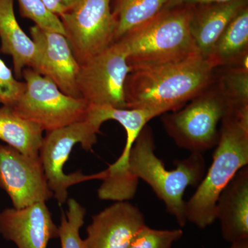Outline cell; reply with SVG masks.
<instances>
[{
  "label": "cell",
  "instance_id": "6",
  "mask_svg": "<svg viewBox=\"0 0 248 248\" xmlns=\"http://www.w3.org/2000/svg\"><path fill=\"white\" fill-rule=\"evenodd\" d=\"M26 87L14 106L24 118L49 132L84 120L89 105L81 98L62 93L55 83L31 68H24Z\"/></svg>",
  "mask_w": 248,
  "mask_h": 248
},
{
  "label": "cell",
  "instance_id": "26",
  "mask_svg": "<svg viewBox=\"0 0 248 248\" xmlns=\"http://www.w3.org/2000/svg\"><path fill=\"white\" fill-rule=\"evenodd\" d=\"M232 0H169L167 4L163 10H169L174 9L183 6H200V5H206L212 4H218L224 3Z\"/></svg>",
  "mask_w": 248,
  "mask_h": 248
},
{
  "label": "cell",
  "instance_id": "11",
  "mask_svg": "<svg viewBox=\"0 0 248 248\" xmlns=\"http://www.w3.org/2000/svg\"><path fill=\"white\" fill-rule=\"evenodd\" d=\"M30 34L37 48L31 68L51 80L67 95L81 98L77 86L80 65L65 35L37 25L31 27Z\"/></svg>",
  "mask_w": 248,
  "mask_h": 248
},
{
  "label": "cell",
  "instance_id": "5",
  "mask_svg": "<svg viewBox=\"0 0 248 248\" xmlns=\"http://www.w3.org/2000/svg\"><path fill=\"white\" fill-rule=\"evenodd\" d=\"M229 109V104L214 82L187 105L161 115V122L178 146L203 155L216 146L218 124Z\"/></svg>",
  "mask_w": 248,
  "mask_h": 248
},
{
  "label": "cell",
  "instance_id": "18",
  "mask_svg": "<svg viewBox=\"0 0 248 248\" xmlns=\"http://www.w3.org/2000/svg\"><path fill=\"white\" fill-rule=\"evenodd\" d=\"M44 130L9 106L0 107V140L22 154L39 156Z\"/></svg>",
  "mask_w": 248,
  "mask_h": 248
},
{
  "label": "cell",
  "instance_id": "14",
  "mask_svg": "<svg viewBox=\"0 0 248 248\" xmlns=\"http://www.w3.org/2000/svg\"><path fill=\"white\" fill-rule=\"evenodd\" d=\"M223 239L231 243L248 241V166L235 174L222 190L215 209Z\"/></svg>",
  "mask_w": 248,
  "mask_h": 248
},
{
  "label": "cell",
  "instance_id": "8",
  "mask_svg": "<svg viewBox=\"0 0 248 248\" xmlns=\"http://www.w3.org/2000/svg\"><path fill=\"white\" fill-rule=\"evenodd\" d=\"M111 0H81L60 16L73 55L79 65L115 42L116 21Z\"/></svg>",
  "mask_w": 248,
  "mask_h": 248
},
{
  "label": "cell",
  "instance_id": "3",
  "mask_svg": "<svg viewBox=\"0 0 248 248\" xmlns=\"http://www.w3.org/2000/svg\"><path fill=\"white\" fill-rule=\"evenodd\" d=\"M193 6L163 10L116 41L125 49L132 71L180 62L200 54L190 31Z\"/></svg>",
  "mask_w": 248,
  "mask_h": 248
},
{
  "label": "cell",
  "instance_id": "15",
  "mask_svg": "<svg viewBox=\"0 0 248 248\" xmlns=\"http://www.w3.org/2000/svg\"><path fill=\"white\" fill-rule=\"evenodd\" d=\"M248 6V0L193 6L190 20L191 35L197 50L208 58L214 45L230 23Z\"/></svg>",
  "mask_w": 248,
  "mask_h": 248
},
{
  "label": "cell",
  "instance_id": "4",
  "mask_svg": "<svg viewBox=\"0 0 248 248\" xmlns=\"http://www.w3.org/2000/svg\"><path fill=\"white\" fill-rule=\"evenodd\" d=\"M154 136L146 125L134 143L128 161V173L134 180L141 179L151 186L180 227L187 223L184 195L188 186H198L205 174L203 155L191 153L178 161L177 168L169 170L155 153Z\"/></svg>",
  "mask_w": 248,
  "mask_h": 248
},
{
  "label": "cell",
  "instance_id": "24",
  "mask_svg": "<svg viewBox=\"0 0 248 248\" xmlns=\"http://www.w3.org/2000/svg\"><path fill=\"white\" fill-rule=\"evenodd\" d=\"M25 87L24 81L17 80L14 71L0 58V105L14 107Z\"/></svg>",
  "mask_w": 248,
  "mask_h": 248
},
{
  "label": "cell",
  "instance_id": "19",
  "mask_svg": "<svg viewBox=\"0 0 248 248\" xmlns=\"http://www.w3.org/2000/svg\"><path fill=\"white\" fill-rule=\"evenodd\" d=\"M169 0H117L115 12V42L159 14Z\"/></svg>",
  "mask_w": 248,
  "mask_h": 248
},
{
  "label": "cell",
  "instance_id": "7",
  "mask_svg": "<svg viewBox=\"0 0 248 248\" xmlns=\"http://www.w3.org/2000/svg\"><path fill=\"white\" fill-rule=\"evenodd\" d=\"M99 133L100 127L86 117L81 122L47 132L44 138L39 156L49 188L60 205L67 202L71 186L93 179L102 180L104 177V171L91 175H86L81 171L70 174L63 172V166L74 146L80 143L83 149L91 151L97 143Z\"/></svg>",
  "mask_w": 248,
  "mask_h": 248
},
{
  "label": "cell",
  "instance_id": "10",
  "mask_svg": "<svg viewBox=\"0 0 248 248\" xmlns=\"http://www.w3.org/2000/svg\"><path fill=\"white\" fill-rule=\"evenodd\" d=\"M0 189L16 209L53 197L40 156L22 154L6 144H0Z\"/></svg>",
  "mask_w": 248,
  "mask_h": 248
},
{
  "label": "cell",
  "instance_id": "25",
  "mask_svg": "<svg viewBox=\"0 0 248 248\" xmlns=\"http://www.w3.org/2000/svg\"><path fill=\"white\" fill-rule=\"evenodd\" d=\"M46 9L60 17L74 8L81 0H41Z\"/></svg>",
  "mask_w": 248,
  "mask_h": 248
},
{
  "label": "cell",
  "instance_id": "1",
  "mask_svg": "<svg viewBox=\"0 0 248 248\" xmlns=\"http://www.w3.org/2000/svg\"><path fill=\"white\" fill-rule=\"evenodd\" d=\"M217 68L198 54L182 61L134 70L125 80L126 108L160 115L182 108L215 82Z\"/></svg>",
  "mask_w": 248,
  "mask_h": 248
},
{
  "label": "cell",
  "instance_id": "13",
  "mask_svg": "<svg viewBox=\"0 0 248 248\" xmlns=\"http://www.w3.org/2000/svg\"><path fill=\"white\" fill-rule=\"evenodd\" d=\"M0 234L17 248H47L50 240L58 238V227L46 202H38L0 212Z\"/></svg>",
  "mask_w": 248,
  "mask_h": 248
},
{
  "label": "cell",
  "instance_id": "2",
  "mask_svg": "<svg viewBox=\"0 0 248 248\" xmlns=\"http://www.w3.org/2000/svg\"><path fill=\"white\" fill-rule=\"evenodd\" d=\"M213 160L195 194L186 202L187 221L204 229L216 220L218 197L248 165V105L230 108L222 119Z\"/></svg>",
  "mask_w": 248,
  "mask_h": 248
},
{
  "label": "cell",
  "instance_id": "9",
  "mask_svg": "<svg viewBox=\"0 0 248 248\" xmlns=\"http://www.w3.org/2000/svg\"><path fill=\"white\" fill-rule=\"evenodd\" d=\"M131 71L123 46L114 42L80 65L77 79L80 96L89 106L126 108L124 88Z\"/></svg>",
  "mask_w": 248,
  "mask_h": 248
},
{
  "label": "cell",
  "instance_id": "16",
  "mask_svg": "<svg viewBox=\"0 0 248 248\" xmlns=\"http://www.w3.org/2000/svg\"><path fill=\"white\" fill-rule=\"evenodd\" d=\"M0 53L12 58L13 71L17 79L35 61L37 48L16 19L14 0H0Z\"/></svg>",
  "mask_w": 248,
  "mask_h": 248
},
{
  "label": "cell",
  "instance_id": "21",
  "mask_svg": "<svg viewBox=\"0 0 248 248\" xmlns=\"http://www.w3.org/2000/svg\"><path fill=\"white\" fill-rule=\"evenodd\" d=\"M66 214L62 213L58 226V238L62 248H89L80 236V229L84 223L86 209L74 199L68 200Z\"/></svg>",
  "mask_w": 248,
  "mask_h": 248
},
{
  "label": "cell",
  "instance_id": "27",
  "mask_svg": "<svg viewBox=\"0 0 248 248\" xmlns=\"http://www.w3.org/2000/svg\"><path fill=\"white\" fill-rule=\"evenodd\" d=\"M228 248H248V241L231 244V247Z\"/></svg>",
  "mask_w": 248,
  "mask_h": 248
},
{
  "label": "cell",
  "instance_id": "20",
  "mask_svg": "<svg viewBox=\"0 0 248 248\" xmlns=\"http://www.w3.org/2000/svg\"><path fill=\"white\" fill-rule=\"evenodd\" d=\"M215 84L230 108L248 105V69L221 67L219 74L216 73Z\"/></svg>",
  "mask_w": 248,
  "mask_h": 248
},
{
  "label": "cell",
  "instance_id": "22",
  "mask_svg": "<svg viewBox=\"0 0 248 248\" xmlns=\"http://www.w3.org/2000/svg\"><path fill=\"white\" fill-rule=\"evenodd\" d=\"M22 17L35 22L42 29L60 32L65 35L60 17L49 11L41 0H17Z\"/></svg>",
  "mask_w": 248,
  "mask_h": 248
},
{
  "label": "cell",
  "instance_id": "12",
  "mask_svg": "<svg viewBox=\"0 0 248 248\" xmlns=\"http://www.w3.org/2000/svg\"><path fill=\"white\" fill-rule=\"evenodd\" d=\"M145 226L138 207L127 201L117 202L93 217L85 241L89 248H128Z\"/></svg>",
  "mask_w": 248,
  "mask_h": 248
},
{
  "label": "cell",
  "instance_id": "17",
  "mask_svg": "<svg viewBox=\"0 0 248 248\" xmlns=\"http://www.w3.org/2000/svg\"><path fill=\"white\" fill-rule=\"evenodd\" d=\"M208 59L217 68L248 69V9H243L230 23L214 45Z\"/></svg>",
  "mask_w": 248,
  "mask_h": 248
},
{
  "label": "cell",
  "instance_id": "23",
  "mask_svg": "<svg viewBox=\"0 0 248 248\" xmlns=\"http://www.w3.org/2000/svg\"><path fill=\"white\" fill-rule=\"evenodd\" d=\"M184 234L182 229L156 230L143 226L128 248H171Z\"/></svg>",
  "mask_w": 248,
  "mask_h": 248
}]
</instances>
